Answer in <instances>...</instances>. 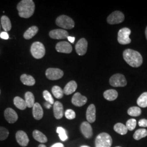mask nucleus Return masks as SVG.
Returning <instances> with one entry per match:
<instances>
[{
    "instance_id": "nucleus-1",
    "label": "nucleus",
    "mask_w": 147,
    "mask_h": 147,
    "mask_svg": "<svg viewBox=\"0 0 147 147\" xmlns=\"http://www.w3.org/2000/svg\"><path fill=\"white\" fill-rule=\"evenodd\" d=\"M19 16L23 18H29L33 16L35 5L32 0H22L17 5Z\"/></svg>"
},
{
    "instance_id": "nucleus-2",
    "label": "nucleus",
    "mask_w": 147,
    "mask_h": 147,
    "mask_svg": "<svg viewBox=\"0 0 147 147\" xmlns=\"http://www.w3.org/2000/svg\"><path fill=\"white\" fill-rule=\"evenodd\" d=\"M123 57L126 63L132 67H138L142 65L143 62L141 55L131 49L125 50L123 53Z\"/></svg>"
},
{
    "instance_id": "nucleus-3",
    "label": "nucleus",
    "mask_w": 147,
    "mask_h": 147,
    "mask_svg": "<svg viewBox=\"0 0 147 147\" xmlns=\"http://www.w3.org/2000/svg\"><path fill=\"white\" fill-rule=\"evenodd\" d=\"M112 144V138L107 133H100L95 138V147H111Z\"/></svg>"
},
{
    "instance_id": "nucleus-4",
    "label": "nucleus",
    "mask_w": 147,
    "mask_h": 147,
    "mask_svg": "<svg viewBox=\"0 0 147 147\" xmlns=\"http://www.w3.org/2000/svg\"><path fill=\"white\" fill-rule=\"evenodd\" d=\"M56 24L58 26L66 30L73 28L75 26V22L73 20L65 15L58 16L56 20Z\"/></svg>"
},
{
    "instance_id": "nucleus-5",
    "label": "nucleus",
    "mask_w": 147,
    "mask_h": 147,
    "mask_svg": "<svg viewBox=\"0 0 147 147\" xmlns=\"http://www.w3.org/2000/svg\"><path fill=\"white\" fill-rule=\"evenodd\" d=\"M32 55L36 59L42 58L45 54V48L42 42H33L31 47Z\"/></svg>"
},
{
    "instance_id": "nucleus-6",
    "label": "nucleus",
    "mask_w": 147,
    "mask_h": 147,
    "mask_svg": "<svg viewBox=\"0 0 147 147\" xmlns=\"http://www.w3.org/2000/svg\"><path fill=\"white\" fill-rule=\"evenodd\" d=\"M131 34V30L128 28H123L118 33V41L121 45H126L131 42L129 36Z\"/></svg>"
},
{
    "instance_id": "nucleus-7",
    "label": "nucleus",
    "mask_w": 147,
    "mask_h": 147,
    "mask_svg": "<svg viewBox=\"0 0 147 147\" xmlns=\"http://www.w3.org/2000/svg\"><path fill=\"white\" fill-rule=\"evenodd\" d=\"M110 84L112 86L115 87H124L127 84V82L123 75L117 74L111 76L110 79Z\"/></svg>"
},
{
    "instance_id": "nucleus-8",
    "label": "nucleus",
    "mask_w": 147,
    "mask_h": 147,
    "mask_svg": "<svg viewBox=\"0 0 147 147\" xmlns=\"http://www.w3.org/2000/svg\"><path fill=\"white\" fill-rule=\"evenodd\" d=\"M124 20V15L120 11H115L111 13L107 19V22L111 25L118 24Z\"/></svg>"
},
{
    "instance_id": "nucleus-9",
    "label": "nucleus",
    "mask_w": 147,
    "mask_h": 147,
    "mask_svg": "<svg viewBox=\"0 0 147 147\" xmlns=\"http://www.w3.org/2000/svg\"><path fill=\"white\" fill-rule=\"evenodd\" d=\"M64 73L61 69L58 68L47 69L45 72V75L47 79L50 80H57L61 79L63 76Z\"/></svg>"
},
{
    "instance_id": "nucleus-10",
    "label": "nucleus",
    "mask_w": 147,
    "mask_h": 147,
    "mask_svg": "<svg viewBox=\"0 0 147 147\" xmlns=\"http://www.w3.org/2000/svg\"><path fill=\"white\" fill-rule=\"evenodd\" d=\"M16 140L18 144L22 147H26L29 143V138L26 133L24 131L19 130L16 133Z\"/></svg>"
},
{
    "instance_id": "nucleus-11",
    "label": "nucleus",
    "mask_w": 147,
    "mask_h": 147,
    "mask_svg": "<svg viewBox=\"0 0 147 147\" xmlns=\"http://www.w3.org/2000/svg\"><path fill=\"white\" fill-rule=\"evenodd\" d=\"M88 42L84 38H81L75 45L76 52L80 56H83L85 55L87 50Z\"/></svg>"
},
{
    "instance_id": "nucleus-12",
    "label": "nucleus",
    "mask_w": 147,
    "mask_h": 147,
    "mask_svg": "<svg viewBox=\"0 0 147 147\" xmlns=\"http://www.w3.org/2000/svg\"><path fill=\"white\" fill-rule=\"evenodd\" d=\"M49 36L52 39H62L68 38L69 37V33L68 32L64 30L57 29L50 32Z\"/></svg>"
},
{
    "instance_id": "nucleus-13",
    "label": "nucleus",
    "mask_w": 147,
    "mask_h": 147,
    "mask_svg": "<svg viewBox=\"0 0 147 147\" xmlns=\"http://www.w3.org/2000/svg\"><path fill=\"white\" fill-rule=\"evenodd\" d=\"M5 120L10 124L16 123L18 119V116L15 111L11 108H7L4 112Z\"/></svg>"
},
{
    "instance_id": "nucleus-14",
    "label": "nucleus",
    "mask_w": 147,
    "mask_h": 147,
    "mask_svg": "<svg viewBox=\"0 0 147 147\" xmlns=\"http://www.w3.org/2000/svg\"><path fill=\"white\" fill-rule=\"evenodd\" d=\"M80 130L86 138H90L93 136V129L90 123L88 121H84L82 123L80 126Z\"/></svg>"
},
{
    "instance_id": "nucleus-15",
    "label": "nucleus",
    "mask_w": 147,
    "mask_h": 147,
    "mask_svg": "<svg viewBox=\"0 0 147 147\" xmlns=\"http://www.w3.org/2000/svg\"><path fill=\"white\" fill-rule=\"evenodd\" d=\"M56 49L58 53H70L73 50L72 46L67 42H61L57 44Z\"/></svg>"
},
{
    "instance_id": "nucleus-16",
    "label": "nucleus",
    "mask_w": 147,
    "mask_h": 147,
    "mask_svg": "<svg viewBox=\"0 0 147 147\" xmlns=\"http://www.w3.org/2000/svg\"><path fill=\"white\" fill-rule=\"evenodd\" d=\"M87 101V98L81 94L80 93H76L74 95L71 102L74 105L77 107H81L85 105Z\"/></svg>"
},
{
    "instance_id": "nucleus-17",
    "label": "nucleus",
    "mask_w": 147,
    "mask_h": 147,
    "mask_svg": "<svg viewBox=\"0 0 147 147\" xmlns=\"http://www.w3.org/2000/svg\"><path fill=\"white\" fill-rule=\"evenodd\" d=\"M53 114L56 119H60L63 116L64 109L62 104L61 102L56 101L53 104Z\"/></svg>"
},
{
    "instance_id": "nucleus-18",
    "label": "nucleus",
    "mask_w": 147,
    "mask_h": 147,
    "mask_svg": "<svg viewBox=\"0 0 147 147\" xmlns=\"http://www.w3.org/2000/svg\"><path fill=\"white\" fill-rule=\"evenodd\" d=\"M86 118L89 123H94L96 119V109L94 104L89 105L86 111Z\"/></svg>"
},
{
    "instance_id": "nucleus-19",
    "label": "nucleus",
    "mask_w": 147,
    "mask_h": 147,
    "mask_svg": "<svg viewBox=\"0 0 147 147\" xmlns=\"http://www.w3.org/2000/svg\"><path fill=\"white\" fill-rule=\"evenodd\" d=\"M32 114H33V117L36 120L39 121L42 118L44 115V112L41 105H40L39 103L38 102L34 103V104L33 106Z\"/></svg>"
},
{
    "instance_id": "nucleus-20",
    "label": "nucleus",
    "mask_w": 147,
    "mask_h": 147,
    "mask_svg": "<svg viewBox=\"0 0 147 147\" xmlns=\"http://www.w3.org/2000/svg\"><path fill=\"white\" fill-rule=\"evenodd\" d=\"M78 84L75 81H71L68 82L63 89V93L65 95H70L76 90Z\"/></svg>"
},
{
    "instance_id": "nucleus-21",
    "label": "nucleus",
    "mask_w": 147,
    "mask_h": 147,
    "mask_svg": "<svg viewBox=\"0 0 147 147\" xmlns=\"http://www.w3.org/2000/svg\"><path fill=\"white\" fill-rule=\"evenodd\" d=\"M22 83L25 85L32 86L36 84L35 79L33 76L27 74H22L20 77Z\"/></svg>"
},
{
    "instance_id": "nucleus-22",
    "label": "nucleus",
    "mask_w": 147,
    "mask_h": 147,
    "mask_svg": "<svg viewBox=\"0 0 147 147\" xmlns=\"http://www.w3.org/2000/svg\"><path fill=\"white\" fill-rule=\"evenodd\" d=\"M33 137L37 141L40 142L41 143H45L47 142V136L42 133V132L35 130L33 132Z\"/></svg>"
},
{
    "instance_id": "nucleus-23",
    "label": "nucleus",
    "mask_w": 147,
    "mask_h": 147,
    "mask_svg": "<svg viewBox=\"0 0 147 147\" xmlns=\"http://www.w3.org/2000/svg\"><path fill=\"white\" fill-rule=\"evenodd\" d=\"M104 97L109 101L116 100L118 97V92L115 89H109L104 93Z\"/></svg>"
},
{
    "instance_id": "nucleus-24",
    "label": "nucleus",
    "mask_w": 147,
    "mask_h": 147,
    "mask_svg": "<svg viewBox=\"0 0 147 147\" xmlns=\"http://www.w3.org/2000/svg\"><path fill=\"white\" fill-rule=\"evenodd\" d=\"M38 31V28L36 26L30 27L24 34V37L26 39H30L37 34Z\"/></svg>"
},
{
    "instance_id": "nucleus-25",
    "label": "nucleus",
    "mask_w": 147,
    "mask_h": 147,
    "mask_svg": "<svg viewBox=\"0 0 147 147\" xmlns=\"http://www.w3.org/2000/svg\"><path fill=\"white\" fill-rule=\"evenodd\" d=\"M1 25L3 30L7 32L9 31L11 28V24L9 18L7 16H2L1 18Z\"/></svg>"
},
{
    "instance_id": "nucleus-26",
    "label": "nucleus",
    "mask_w": 147,
    "mask_h": 147,
    "mask_svg": "<svg viewBox=\"0 0 147 147\" xmlns=\"http://www.w3.org/2000/svg\"><path fill=\"white\" fill-rule=\"evenodd\" d=\"M14 104L18 109L21 110H24L27 107L25 100H24L19 96H16L14 98Z\"/></svg>"
},
{
    "instance_id": "nucleus-27",
    "label": "nucleus",
    "mask_w": 147,
    "mask_h": 147,
    "mask_svg": "<svg viewBox=\"0 0 147 147\" xmlns=\"http://www.w3.org/2000/svg\"><path fill=\"white\" fill-rule=\"evenodd\" d=\"M25 102L26 103L27 107L31 108L33 107V105L34 104V96L33 93L30 92H27L25 94Z\"/></svg>"
},
{
    "instance_id": "nucleus-28",
    "label": "nucleus",
    "mask_w": 147,
    "mask_h": 147,
    "mask_svg": "<svg viewBox=\"0 0 147 147\" xmlns=\"http://www.w3.org/2000/svg\"><path fill=\"white\" fill-rule=\"evenodd\" d=\"M114 130L118 134H120L121 135H124L127 132V129L125 125L122 123H117L113 127Z\"/></svg>"
},
{
    "instance_id": "nucleus-29",
    "label": "nucleus",
    "mask_w": 147,
    "mask_h": 147,
    "mask_svg": "<svg viewBox=\"0 0 147 147\" xmlns=\"http://www.w3.org/2000/svg\"><path fill=\"white\" fill-rule=\"evenodd\" d=\"M137 104L140 107L145 108L147 107V92L142 93L137 101Z\"/></svg>"
},
{
    "instance_id": "nucleus-30",
    "label": "nucleus",
    "mask_w": 147,
    "mask_h": 147,
    "mask_svg": "<svg viewBox=\"0 0 147 147\" xmlns=\"http://www.w3.org/2000/svg\"><path fill=\"white\" fill-rule=\"evenodd\" d=\"M147 136V130L145 129H140L135 132V133L133 135V137L135 140L138 141V140L142 139V138H144Z\"/></svg>"
},
{
    "instance_id": "nucleus-31",
    "label": "nucleus",
    "mask_w": 147,
    "mask_h": 147,
    "mask_svg": "<svg viewBox=\"0 0 147 147\" xmlns=\"http://www.w3.org/2000/svg\"><path fill=\"white\" fill-rule=\"evenodd\" d=\"M52 93L55 96V97L57 99H62L63 97V89L58 86H55L52 88Z\"/></svg>"
},
{
    "instance_id": "nucleus-32",
    "label": "nucleus",
    "mask_w": 147,
    "mask_h": 147,
    "mask_svg": "<svg viewBox=\"0 0 147 147\" xmlns=\"http://www.w3.org/2000/svg\"><path fill=\"white\" fill-rule=\"evenodd\" d=\"M141 110L140 107L134 106L131 107L127 110V113L130 116L133 117H137L141 115Z\"/></svg>"
},
{
    "instance_id": "nucleus-33",
    "label": "nucleus",
    "mask_w": 147,
    "mask_h": 147,
    "mask_svg": "<svg viewBox=\"0 0 147 147\" xmlns=\"http://www.w3.org/2000/svg\"><path fill=\"white\" fill-rule=\"evenodd\" d=\"M56 131L58 134V136L61 141H66L68 140V137L67 135V131L62 127H58Z\"/></svg>"
},
{
    "instance_id": "nucleus-34",
    "label": "nucleus",
    "mask_w": 147,
    "mask_h": 147,
    "mask_svg": "<svg viewBox=\"0 0 147 147\" xmlns=\"http://www.w3.org/2000/svg\"><path fill=\"white\" fill-rule=\"evenodd\" d=\"M9 131L5 127L0 126V141H4L9 136Z\"/></svg>"
},
{
    "instance_id": "nucleus-35",
    "label": "nucleus",
    "mask_w": 147,
    "mask_h": 147,
    "mask_svg": "<svg viewBox=\"0 0 147 147\" xmlns=\"http://www.w3.org/2000/svg\"><path fill=\"white\" fill-rule=\"evenodd\" d=\"M137 121L135 119H130L126 121V126L128 130L132 131L136 126Z\"/></svg>"
},
{
    "instance_id": "nucleus-36",
    "label": "nucleus",
    "mask_w": 147,
    "mask_h": 147,
    "mask_svg": "<svg viewBox=\"0 0 147 147\" xmlns=\"http://www.w3.org/2000/svg\"><path fill=\"white\" fill-rule=\"evenodd\" d=\"M43 97L44 99L47 101V102L50 103L51 105L54 104V100L53 99V96L47 90H44L42 93Z\"/></svg>"
},
{
    "instance_id": "nucleus-37",
    "label": "nucleus",
    "mask_w": 147,
    "mask_h": 147,
    "mask_svg": "<svg viewBox=\"0 0 147 147\" xmlns=\"http://www.w3.org/2000/svg\"><path fill=\"white\" fill-rule=\"evenodd\" d=\"M65 116L68 119L72 120L74 118H75L76 114H75V112L73 110L68 109L65 111Z\"/></svg>"
},
{
    "instance_id": "nucleus-38",
    "label": "nucleus",
    "mask_w": 147,
    "mask_h": 147,
    "mask_svg": "<svg viewBox=\"0 0 147 147\" xmlns=\"http://www.w3.org/2000/svg\"><path fill=\"white\" fill-rule=\"evenodd\" d=\"M138 125L141 127H147V119H142L138 121Z\"/></svg>"
},
{
    "instance_id": "nucleus-39",
    "label": "nucleus",
    "mask_w": 147,
    "mask_h": 147,
    "mask_svg": "<svg viewBox=\"0 0 147 147\" xmlns=\"http://www.w3.org/2000/svg\"><path fill=\"white\" fill-rule=\"evenodd\" d=\"M0 37L3 39L7 40L9 38V35L6 32H2L0 34Z\"/></svg>"
},
{
    "instance_id": "nucleus-40",
    "label": "nucleus",
    "mask_w": 147,
    "mask_h": 147,
    "mask_svg": "<svg viewBox=\"0 0 147 147\" xmlns=\"http://www.w3.org/2000/svg\"><path fill=\"white\" fill-rule=\"evenodd\" d=\"M51 147H64V146L63 144L61 143H56L53 144Z\"/></svg>"
},
{
    "instance_id": "nucleus-41",
    "label": "nucleus",
    "mask_w": 147,
    "mask_h": 147,
    "mask_svg": "<svg viewBox=\"0 0 147 147\" xmlns=\"http://www.w3.org/2000/svg\"><path fill=\"white\" fill-rule=\"evenodd\" d=\"M44 106H45V108H47V109H50L51 107V105L50 103H49V102H46L44 103Z\"/></svg>"
},
{
    "instance_id": "nucleus-42",
    "label": "nucleus",
    "mask_w": 147,
    "mask_h": 147,
    "mask_svg": "<svg viewBox=\"0 0 147 147\" xmlns=\"http://www.w3.org/2000/svg\"><path fill=\"white\" fill-rule=\"evenodd\" d=\"M68 40L70 42H71V43H73L74 42V41H75V37H69V36L68 37Z\"/></svg>"
},
{
    "instance_id": "nucleus-43",
    "label": "nucleus",
    "mask_w": 147,
    "mask_h": 147,
    "mask_svg": "<svg viewBox=\"0 0 147 147\" xmlns=\"http://www.w3.org/2000/svg\"><path fill=\"white\" fill-rule=\"evenodd\" d=\"M38 147H47V146L43 144H40L38 146Z\"/></svg>"
},
{
    "instance_id": "nucleus-44",
    "label": "nucleus",
    "mask_w": 147,
    "mask_h": 147,
    "mask_svg": "<svg viewBox=\"0 0 147 147\" xmlns=\"http://www.w3.org/2000/svg\"><path fill=\"white\" fill-rule=\"evenodd\" d=\"M146 39H147V28H146Z\"/></svg>"
},
{
    "instance_id": "nucleus-45",
    "label": "nucleus",
    "mask_w": 147,
    "mask_h": 147,
    "mask_svg": "<svg viewBox=\"0 0 147 147\" xmlns=\"http://www.w3.org/2000/svg\"><path fill=\"white\" fill-rule=\"evenodd\" d=\"M80 147H90L89 146H81Z\"/></svg>"
},
{
    "instance_id": "nucleus-46",
    "label": "nucleus",
    "mask_w": 147,
    "mask_h": 147,
    "mask_svg": "<svg viewBox=\"0 0 147 147\" xmlns=\"http://www.w3.org/2000/svg\"><path fill=\"white\" fill-rule=\"evenodd\" d=\"M0 30H1V25H0Z\"/></svg>"
},
{
    "instance_id": "nucleus-47",
    "label": "nucleus",
    "mask_w": 147,
    "mask_h": 147,
    "mask_svg": "<svg viewBox=\"0 0 147 147\" xmlns=\"http://www.w3.org/2000/svg\"></svg>"
},
{
    "instance_id": "nucleus-48",
    "label": "nucleus",
    "mask_w": 147,
    "mask_h": 147,
    "mask_svg": "<svg viewBox=\"0 0 147 147\" xmlns=\"http://www.w3.org/2000/svg\"><path fill=\"white\" fill-rule=\"evenodd\" d=\"M0 93H1V92H0Z\"/></svg>"
}]
</instances>
